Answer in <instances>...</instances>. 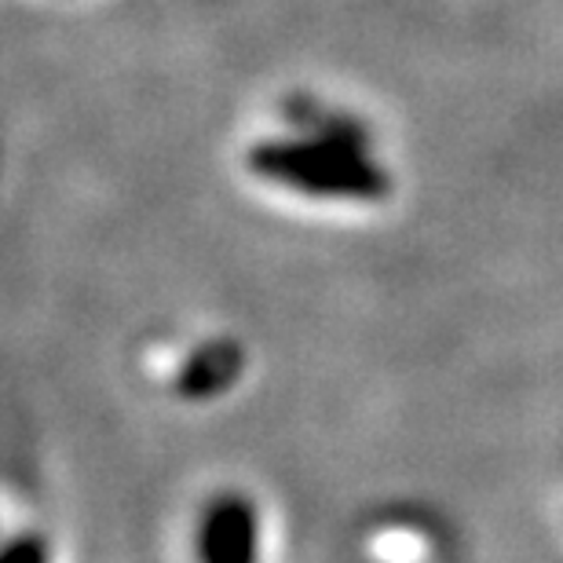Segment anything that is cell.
Instances as JSON below:
<instances>
[{
    "label": "cell",
    "mask_w": 563,
    "mask_h": 563,
    "mask_svg": "<svg viewBox=\"0 0 563 563\" xmlns=\"http://www.w3.org/2000/svg\"><path fill=\"white\" fill-rule=\"evenodd\" d=\"M256 168L282 184L322 190V195H369L377 184L369 176L366 162H358L355 146L341 132L322 136L314 143H292V146H264L256 154Z\"/></svg>",
    "instance_id": "6da1fadb"
},
{
    "label": "cell",
    "mask_w": 563,
    "mask_h": 563,
    "mask_svg": "<svg viewBox=\"0 0 563 563\" xmlns=\"http://www.w3.org/2000/svg\"><path fill=\"white\" fill-rule=\"evenodd\" d=\"M242 538H250V523L242 520H228V516H220L217 523H212V563H245L242 553Z\"/></svg>",
    "instance_id": "7a4b0ae2"
}]
</instances>
